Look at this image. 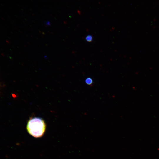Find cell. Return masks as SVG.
I'll list each match as a JSON object with an SVG mask.
<instances>
[{"mask_svg": "<svg viewBox=\"0 0 159 159\" xmlns=\"http://www.w3.org/2000/svg\"><path fill=\"white\" fill-rule=\"evenodd\" d=\"M46 125L44 120L39 117L30 118L28 121L26 129L28 132L32 136L38 138L42 137L46 130Z\"/></svg>", "mask_w": 159, "mask_h": 159, "instance_id": "obj_1", "label": "cell"}, {"mask_svg": "<svg viewBox=\"0 0 159 159\" xmlns=\"http://www.w3.org/2000/svg\"><path fill=\"white\" fill-rule=\"evenodd\" d=\"M85 39L88 42H91L93 40L92 36L91 35H88L86 37Z\"/></svg>", "mask_w": 159, "mask_h": 159, "instance_id": "obj_2", "label": "cell"}, {"mask_svg": "<svg viewBox=\"0 0 159 159\" xmlns=\"http://www.w3.org/2000/svg\"><path fill=\"white\" fill-rule=\"evenodd\" d=\"M85 82L87 84L90 85L93 83V80L90 78H88L85 80Z\"/></svg>", "mask_w": 159, "mask_h": 159, "instance_id": "obj_3", "label": "cell"}]
</instances>
